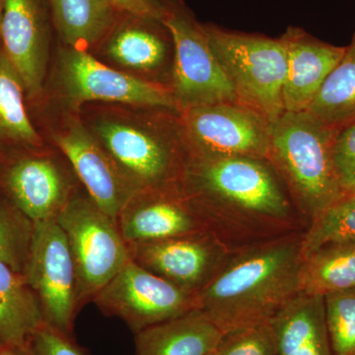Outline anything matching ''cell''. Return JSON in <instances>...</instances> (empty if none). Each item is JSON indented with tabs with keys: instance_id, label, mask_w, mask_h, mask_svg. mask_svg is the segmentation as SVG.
Masks as SVG:
<instances>
[{
	"instance_id": "21",
	"label": "cell",
	"mask_w": 355,
	"mask_h": 355,
	"mask_svg": "<svg viewBox=\"0 0 355 355\" xmlns=\"http://www.w3.org/2000/svg\"><path fill=\"white\" fill-rule=\"evenodd\" d=\"M48 4L65 46L85 51L106 39L121 13L109 0H48Z\"/></svg>"
},
{
	"instance_id": "26",
	"label": "cell",
	"mask_w": 355,
	"mask_h": 355,
	"mask_svg": "<svg viewBox=\"0 0 355 355\" xmlns=\"http://www.w3.org/2000/svg\"><path fill=\"white\" fill-rule=\"evenodd\" d=\"M355 243V195H345L312 219L300 240L302 259L327 245Z\"/></svg>"
},
{
	"instance_id": "18",
	"label": "cell",
	"mask_w": 355,
	"mask_h": 355,
	"mask_svg": "<svg viewBox=\"0 0 355 355\" xmlns=\"http://www.w3.org/2000/svg\"><path fill=\"white\" fill-rule=\"evenodd\" d=\"M171 36L161 21L120 14L104 40L111 60L125 69L154 71L164 64Z\"/></svg>"
},
{
	"instance_id": "14",
	"label": "cell",
	"mask_w": 355,
	"mask_h": 355,
	"mask_svg": "<svg viewBox=\"0 0 355 355\" xmlns=\"http://www.w3.org/2000/svg\"><path fill=\"white\" fill-rule=\"evenodd\" d=\"M76 181L78 179L72 168L50 155L21 158L4 175L11 202L34 223L57 220L79 191Z\"/></svg>"
},
{
	"instance_id": "19",
	"label": "cell",
	"mask_w": 355,
	"mask_h": 355,
	"mask_svg": "<svg viewBox=\"0 0 355 355\" xmlns=\"http://www.w3.org/2000/svg\"><path fill=\"white\" fill-rule=\"evenodd\" d=\"M222 333L196 309L135 334V355H209Z\"/></svg>"
},
{
	"instance_id": "31",
	"label": "cell",
	"mask_w": 355,
	"mask_h": 355,
	"mask_svg": "<svg viewBox=\"0 0 355 355\" xmlns=\"http://www.w3.org/2000/svg\"><path fill=\"white\" fill-rule=\"evenodd\" d=\"M30 347L35 355H87L72 336L44 323L35 331L30 340Z\"/></svg>"
},
{
	"instance_id": "24",
	"label": "cell",
	"mask_w": 355,
	"mask_h": 355,
	"mask_svg": "<svg viewBox=\"0 0 355 355\" xmlns=\"http://www.w3.org/2000/svg\"><path fill=\"white\" fill-rule=\"evenodd\" d=\"M306 111L338 132L355 123V34Z\"/></svg>"
},
{
	"instance_id": "6",
	"label": "cell",
	"mask_w": 355,
	"mask_h": 355,
	"mask_svg": "<svg viewBox=\"0 0 355 355\" xmlns=\"http://www.w3.org/2000/svg\"><path fill=\"white\" fill-rule=\"evenodd\" d=\"M162 23L174 46L172 89L177 110L237 103L234 89L210 48L205 25L182 0H163Z\"/></svg>"
},
{
	"instance_id": "28",
	"label": "cell",
	"mask_w": 355,
	"mask_h": 355,
	"mask_svg": "<svg viewBox=\"0 0 355 355\" xmlns=\"http://www.w3.org/2000/svg\"><path fill=\"white\" fill-rule=\"evenodd\" d=\"M324 298L331 355H355V289Z\"/></svg>"
},
{
	"instance_id": "32",
	"label": "cell",
	"mask_w": 355,
	"mask_h": 355,
	"mask_svg": "<svg viewBox=\"0 0 355 355\" xmlns=\"http://www.w3.org/2000/svg\"><path fill=\"white\" fill-rule=\"evenodd\" d=\"M120 12L161 21L165 14L163 0H109Z\"/></svg>"
},
{
	"instance_id": "12",
	"label": "cell",
	"mask_w": 355,
	"mask_h": 355,
	"mask_svg": "<svg viewBox=\"0 0 355 355\" xmlns=\"http://www.w3.org/2000/svg\"><path fill=\"white\" fill-rule=\"evenodd\" d=\"M128 245L207 232L202 211L180 181L137 191L116 217Z\"/></svg>"
},
{
	"instance_id": "29",
	"label": "cell",
	"mask_w": 355,
	"mask_h": 355,
	"mask_svg": "<svg viewBox=\"0 0 355 355\" xmlns=\"http://www.w3.org/2000/svg\"><path fill=\"white\" fill-rule=\"evenodd\" d=\"M214 355H277L270 322L223 334Z\"/></svg>"
},
{
	"instance_id": "15",
	"label": "cell",
	"mask_w": 355,
	"mask_h": 355,
	"mask_svg": "<svg viewBox=\"0 0 355 355\" xmlns=\"http://www.w3.org/2000/svg\"><path fill=\"white\" fill-rule=\"evenodd\" d=\"M50 16L48 0H6L4 3L0 29L2 51L32 97L43 86Z\"/></svg>"
},
{
	"instance_id": "20",
	"label": "cell",
	"mask_w": 355,
	"mask_h": 355,
	"mask_svg": "<svg viewBox=\"0 0 355 355\" xmlns=\"http://www.w3.org/2000/svg\"><path fill=\"white\" fill-rule=\"evenodd\" d=\"M277 355H331L323 296L299 293L270 321Z\"/></svg>"
},
{
	"instance_id": "4",
	"label": "cell",
	"mask_w": 355,
	"mask_h": 355,
	"mask_svg": "<svg viewBox=\"0 0 355 355\" xmlns=\"http://www.w3.org/2000/svg\"><path fill=\"white\" fill-rule=\"evenodd\" d=\"M180 183L198 207L224 202L248 214L279 218L289 203L266 161L249 157H184Z\"/></svg>"
},
{
	"instance_id": "23",
	"label": "cell",
	"mask_w": 355,
	"mask_h": 355,
	"mask_svg": "<svg viewBox=\"0 0 355 355\" xmlns=\"http://www.w3.org/2000/svg\"><path fill=\"white\" fill-rule=\"evenodd\" d=\"M300 293L324 296L355 289V243L327 245L302 259Z\"/></svg>"
},
{
	"instance_id": "17",
	"label": "cell",
	"mask_w": 355,
	"mask_h": 355,
	"mask_svg": "<svg viewBox=\"0 0 355 355\" xmlns=\"http://www.w3.org/2000/svg\"><path fill=\"white\" fill-rule=\"evenodd\" d=\"M280 38L286 50L282 89L284 112L306 111L342 60L347 46L324 43L296 27L288 28Z\"/></svg>"
},
{
	"instance_id": "35",
	"label": "cell",
	"mask_w": 355,
	"mask_h": 355,
	"mask_svg": "<svg viewBox=\"0 0 355 355\" xmlns=\"http://www.w3.org/2000/svg\"><path fill=\"white\" fill-rule=\"evenodd\" d=\"M347 195H355V183L354 186L349 189V191H347Z\"/></svg>"
},
{
	"instance_id": "11",
	"label": "cell",
	"mask_w": 355,
	"mask_h": 355,
	"mask_svg": "<svg viewBox=\"0 0 355 355\" xmlns=\"http://www.w3.org/2000/svg\"><path fill=\"white\" fill-rule=\"evenodd\" d=\"M62 53L58 78L62 94L72 104L98 101L177 109L171 90L160 84L111 69L85 50L65 46Z\"/></svg>"
},
{
	"instance_id": "7",
	"label": "cell",
	"mask_w": 355,
	"mask_h": 355,
	"mask_svg": "<svg viewBox=\"0 0 355 355\" xmlns=\"http://www.w3.org/2000/svg\"><path fill=\"white\" fill-rule=\"evenodd\" d=\"M181 112L184 157L268 159L270 121L253 110L220 103Z\"/></svg>"
},
{
	"instance_id": "2",
	"label": "cell",
	"mask_w": 355,
	"mask_h": 355,
	"mask_svg": "<svg viewBox=\"0 0 355 355\" xmlns=\"http://www.w3.org/2000/svg\"><path fill=\"white\" fill-rule=\"evenodd\" d=\"M338 130L309 112H284L270 123L268 163L311 219L345 197L333 147Z\"/></svg>"
},
{
	"instance_id": "16",
	"label": "cell",
	"mask_w": 355,
	"mask_h": 355,
	"mask_svg": "<svg viewBox=\"0 0 355 355\" xmlns=\"http://www.w3.org/2000/svg\"><path fill=\"white\" fill-rule=\"evenodd\" d=\"M128 248L135 263L193 293H198L220 265V249L207 232Z\"/></svg>"
},
{
	"instance_id": "13",
	"label": "cell",
	"mask_w": 355,
	"mask_h": 355,
	"mask_svg": "<svg viewBox=\"0 0 355 355\" xmlns=\"http://www.w3.org/2000/svg\"><path fill=\"white\" fill-rule=\"evenodd\" d=\"M53 140L89 197L116 218L137 191L94 135L80 121H72L53 135Z\"/></svg>"
},
{
	"instance_id": "9",
	"label": "cell",
	"mask_w": 355,
	"mask_h": 355,
	"mask_svg": "<svg viewBox=\"0 0 355 355\" xmlns=\"http://www.w3.org/2000/svg\"><path fill=\"white\" fill-rule=\"evenodd\" d=\"M197 295L130 259L92 302L103 314L119 318L137 334L196 309Z\"/></svg>"
},
{
	"instance_id": "1",
	"label": "cell",
	"mask_w": 355,
	"mask_h": 355,
	"mask_svg": "<svg viewBox=\"0 0 355 355\" xmlns=\"http://www.w3.org/2000/svg\"><path fill=\"white\" fill-rule=\"evenodd\" d=\"M300 240L280 241L218 268L198 291V308L223 334L272 321L300 293Z\"/></svg>"
},
{
	"instance_id": "27",
	"label": "cell",
	"mask_w": 355,
	"mask_h": 355,
	"mask_svg": "<svg viewBox=\"0 0 355 355\" xmlns=\"http://www.w3.org/2000/svg\"><path fill=\"white\" fill-rule=\"evenodd\" d=\"M34 225L15 205L0 202V261L16 272H24Z\"/></svg>"
},
{
	"instance_id": "8",
	"label": "cell",
	"mask_w": 355,
	"mask_h": 355,
	"mask_svg": "<svg viewBox=\"0 0 355 355\" xmlns=\"http://www.w3.org/2000/svg\"><path fill=\"white\" fill-rule=\"evenodd\" d=\"M92 135L137 191L180 181L184 156L176 144L137 121L102 116Z\"/></svg>"
},
{
	"instance_id": "3",
	"label": "cell",
	"mask_w": 355,
	"mask_h": 355,
	"mask_svg": "<svg viewBox=\"0 0 355 355\" xmlns=\"http://www.w3.org/2000/svg\"><path fill=\"white\" fill-rule=\"evenodd\" d=\"M205 25L210 48L234 89L238 104L268 121L284 113L286 50L282 38Z\"/></svg>"
},
{
	"instance_id": "25",
	"label": "cell",
	"mask_w": 355,
	"mask_h": 355,
	"mask_svg": "<svg viewBox=\"0 0 355 355\" xmlns=\"http://www.w3.org/2000/svg\"><path fill=\"white\" fill-rule=\"evenodd\" d=\"M24 90L19 74L0 50V139L39 147L42 139L26 112Z\"/></svg>"
},
{
	"instance_id": "10",
	"label": "cell",
	"mask_w": 355,
	"mask_h": 355,
	"mask_svg": "<svg viewBox=\"0 0 355 355\" xmlns=\"http://www.w3.org/2000/svg\"><path fill=\"white\" fill-rule=\"evenodd\" d=\"M23 275L38 298L44 323L72 336L80 309L76 266L57 220L35 223Z\"/></svg>"
},
{
	"instance_id": "5",
	"label": "cell",
	"mask_w": 355,
	"mask_h": 355,
	"mask_svg": "<svg viewBox=\"0 0 355 355\" xmlns=\"http://www.w3.org/2000/svg\"><path fill=\"white\" fill-rule=\"evenodd\" d=\"M69 242L77 279L79 307L92 302L130 260V248L116 218L100 209L87 193L74 196L57 218Z\"/></svg>"
},
{
	"instance_id": "33",
	"label": "cell",
	"mask_w": 355,
	"mask_h": 355,
	"mask_svg": "<svg viewBox=\"0 0 355 355\" xmlns=\"http://www.w3.org/2000/svg\"><path fill=\"white\" fill-rule=\"evenodd\" d=\"M0 355H35L29 345H7L0 347Z\"/></svg>"
},
{
	"instance_id": "22",
	"label": "cell",
	"mask_w": 355,
	"mask_h": 355,
	"mask_svg": "<svg viewBox=\"0 0 355 355\" xmlns=\"http://www.w3.org/2000/svg\"><path fill=\"white\" fill-rule=\"evenodd\" d=\"M44 323L38 298L23 273L0 261V347L29 345Z\"/></svg>"
},
{
	"instance_id": "30",
	"label": "cell",
	"mask_w": 355,
	"mask_h": 355,
	"mask_svg": "<svg viewBox=\"0 0 355 355\" xmlns=\"http://www.w3.org/2000/svg\"><path fill=\"white\" fill-rule=\"evenodd\" d=\"M333 159L338 181L347 193L355 183V123L336 135Z\"/></svg>"
},
{
	"instance_id": "36",
	"label": "cell",
	"mask_w": 355,
	"mask_h": 355,
	"mask_svg": "<svg viewBox=\"0 0 355 355\" xmlns=\"http://www.w3.org/2000/svg\"><path fill=\"white\" fill-rule=\"evenodd\" d=\"M209 355H214V354H209Z\"/></svg>"
},
{
	"instance_id": "34",
	"label": "cell",
	"mask_w": 355,
	"mask_h": 355,
	"mask_svg": "<svg viewBox=\"0 0 355 355\" xmlns=\"http://www.w3.org/2000/svg\"><path fill=\"white\" fill-rule=\"evenodd\" d=\"M4 3L6 0H0V29H1L2 15H3Z\"/></svg>"
}]
</instances>
